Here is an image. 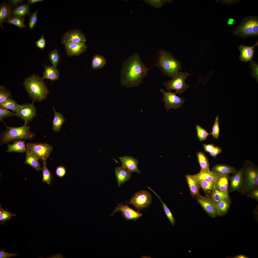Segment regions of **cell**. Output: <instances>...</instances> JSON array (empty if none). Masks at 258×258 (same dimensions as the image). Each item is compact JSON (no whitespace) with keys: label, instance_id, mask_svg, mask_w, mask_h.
<instances>
[{"label":"cell","instance_id":"25","mask_svg":"<svg viewBox=\"0 0 258 258\" xmlns=\"http://www.w3.org/2000/svg\"><path fill=\"white\" fill-rule=\"evenodd\" d=\"M230 204L231 200L229 196L224 198L218 203L216 205L218 215L222 216L225 215L228 210Z\"/></svg>","mask_w":258,"mask_h":258},{"label":"cell","instance_id":"46","mask_svg":"<svg viewBox=\"0 0 258 258\" xmlns=\"http://www.w3.org/2000/svg\"><path fill=\"white\" fill-rule=\"evenodd\" d=\"M258 64L253 60H251L249 67L252 70L251 76L258 80Z\"/></svg>","mask_w":258,"mask_h":258},{"label":"cell","instance_id":"51","mask_svg":"<svg viewBox=\"0 0 258 258\" xmlns=\"http://www.w3.org/2000/svg\"><path fill=\"white\" fill-rule=\"evenodd\" d=\"M17 253H14L6 252L5 249H0V258H7L11 257H15L17 256Z\"/></svg>","mask_w":258,"mask_h":258},{"label":"cell","instance_id":"19","mask_svg":"<svg viewBox=\"0 0 258 258\" xmlns=\"http://www.w3.org/2000/svg\"><path fill=\"white\" fill-rule=\"evenodd\" d=\"M258 45V42L257 41L256 44L253 46H247L241 44L238 48L240 51V55L239 58L242 62H247L251 61L253 58L254 53L253 48Z\"/></svg>","mask_w":258,"mask_h":258},{"label":"cell","instance_id":"54","mask_svg":"<svg viewBox=\"0 0 258 258\" xmlns=\"http://www.w3.org/2000/svg\"><path fill=\"white\" fill-rule=\"evenodd\" d=\"M23 0H11L9 1L10 4L13 6H16L22 3Z\"/></svg>","mask_w":258,"mask_h":258},{"label":"cell","instance_id":"5","mask_svg":"<svg viewBox=\"0 0 258 258\" xmlns=\"http://www.w3.org/2000/svg\"><path fill=\"white\" fill-rule=\"evenodd\" d=\"M236 36L246 38L258 35V19L256 16L244 18L233 31Z\"/></svg>","mask_w":258,"mask_h":258},{"label":"cell","instance_id":"26","mask_svg":"<svg viewBox=\"0 0 258 258\" xmlns=\"http://www.w3.org/2000/svg\"><path fill=\"white\" fill-rule=\"evenodd\" d=\"M27 150L24 141L19 140L14 141L12 144H9L8 146L7 152H15L22 153Z\"/></svg>","mask_w":258,"mask_h":258},{"label":"cell","instance_id":"31","mask_svg":"<svg viewBox=\"0 0 258 258\" xmlns=\"http://www.w3.org/2000/svg\"><path fill=\"white\" fill-rule=\"evenodd\" d=\"M210 194L211 199L216 205L223 199L229 196L228 194L220 191L214 187Z\"/></svg>","mask_w":258,"mask_h":258},{"label":"cell","instance_id":"14","mask_svg":"<svg viewBox=\"0 0 258 258\" xmlns=\"http://www.w3.org/2000/svg\"><path fill=\"white\" fill-rule=\"evenodd\" d=\"M121 211L124 218L126 220H133L136 221L138 220L142 214L139 211H136L129 207L127 203L124 205L122 203L119 204L114 210L111 215L112 216L116 212Z\"/></svg>","mask_w":258,"mask_h":258},{"label":"cell","instance_id":"33","mask_svg":"<svg viewBox=\"0 0 258 258\" xmlns=\"http://www.w3.org/2000/svg\"><path fill=\"white\" fill-rule=\"evenodd\" d=\"M197 156L201 170L209 169L210 165L209 161L204 153L201 151H199L197 153Z\"/></svg>","mask_w":258,"mask_h":258},{"label":"cell","instance_id":"13","mask_svg":"<svg viewBox=\"0 0 258 258\" xmlns=\"http://www.w3.org/2000/svg\"><path fill=\"white\" fill-rule=\"evenodd\" d=\"M196 198L198 202L209 215L213 218L217 216L216 204L209 195L203 196L199 194Z\"/></svg>","mask_w":258,"mask_h":258},{"label":"cell","instance_id":"23","mask_svg":"<svg viewBox=\"0 0 258 258\" xmlns=\"http://www.w3.org/2000/svg\"><path fill=\"white\" fill-rule=\"evenodd\" d=\"M60 73L57 68L52 66H45V70L42 79L43 80L45 79L50 80L52 81L58 80L59 78Z\"/></svg>","mask_w":258,"mask_h":258},{"label":"cell","instance_id":"8","mask_svg":"<svg viewBox=\"0 0 258 258\" xmlns=\"http://www.w3.org/2000/svg\"><path fill=\"white\" fill-rule=\"evenodd\" d=\"M26 146L27 150L43 161H46L53 148L51 145L46 143H27Z\"/></svg>","mask_w":258,"mask_h":258},{"label":"cell","instance_id":"28","mask_svg":"<svg viewBox=\"0 0 258 258\" xmlns=\"http://www.w3.org/2000/svg\"><path fill=\"white\" fill-rule=\"evenodd\" d=\"M211 171L222 174H234L237 171L234 167L227 165L220 164H217L214 166L211 169Z\"/></svg>","mask_w":258,"mask_h":258},{"label":"cell","instance_id":"40","mask_svg":"<svg viewBox=\"0 0 258 258\" xmlns=\"http://www.w3.org/2000/svg\"><path fill=\"white\" fill-rule=\"evenodd\" d=\"M200 188H202L206 194H210L213 188L215 182H209L199 181Z\"/></svg>","mask_w":258,"mask_h":258},{"label":"cell","instance_id":"10","mask_svg":"<svg viewBox=\"0 0 258 258\" xmlns=\"http://www.w3.org/2000/svg\"><path fill=\"white\" fill-rule=\"evenodd\" d=\"M86 40L85 35L80 30L74 29L64 33L61 38V43L64 45L71 43H85Z\"/></svg>","mask_w":258,"mask_h":258},{"label":"cell","instance_id":"47","mask_svg":"<svg viewBox=\"0 0 258 258\" xmlns=\"http://www.w3.org/2000/svg\"><path fill=\"white\" fill-rule=\"evenodd\" d=\"M147 4L156 8L161 7L166 1L165 0H143Z\"/></svg>","mask_w":258,"mask_h":258},{"label":"cell","instance_id":"43","mask_svg":"<svg viewBox=\"0 0 258 258\" xmlns=\"http://www.w3.org/2000/svg\"><path fill=\"white\" fill-rule=\"evenodd\" d=\"M219 116L217 115L215 118L212 127V132L210 134H212L214 138L217 139L218 138L219 135Z\"/></svg>","mask_w":258,"mask_h":258},{"label":"cell","instance_id":"29","mask_svg":"<svg viewBox=\"0 0 258 258\" xmlns=\"http://www.w3.org/2000/svg\"><path fill=\"white\" fill-rule=\"evenodd\" d=\"M107 62L105 58L100 55L96 54L93 57L91 64L92 69H98L103 67Z\"/></svg>","mask_w":258,"mask_h":258},{"label":"cell","instance_id":"38","mask_svg":"<svg viewBox=\"0 0 258 258\" xmlns=\"http://www.w3.org/2000/svg\"><path fill=\"white\" fill-rule=\"evenodd\" d=\"M48 57L52 66L57 67L60 60V57L57 49L51 51L49 53Z\"/></svg>","mask_w":258,"mask_h":258},{"label":"cell","instance_id":"30","mask_svg":"<svg viewBox=\"0 0 258 258\" xmlns=\"http://www.w3.org/2000/svg\"><path fill=\"white\" fill-rule=\"evenodd\" d=\"M20 105L12 98H10L0 104V108L9 109L16 113L19 109Z\"/></svg>","mask_w":258,"mask_h":258},{"label":"cell","instance_id":"9","mask_svg":"<svg viewBox=\"0 0 258 258\" xmlns=\"http://www.w3.org/2000/svg\"><path fill=\"white\" fill-rule=\"evenodd\" d=\"M152 200L150 193L145 190H142L135 193L129 203L132 204L139 211L147 207L152 203Z\"/></svg>","mask_w":258,"mask_h":258},{"label":"cell","instance_id":"56","mask_svg":"<svg viewBox=\"0 0 258 258\" xmlns=\"http://www.w3.org/2000/svg\"><path fill=\"white\" fill-rule=\"evenodd\" d=\"M48 258H64V257L60 254H56Z\"/></svg>","mask_w":258,"mask_h":258},{"label":"cell","instance_id":"41","mask_svg":"<svg viewBox=\"0 0 258 258\" xmlns=\"http://www.w3.org/2000/svg\"><path fill=\"white\" fill-rule=\"evenodd\" d=\"M197 135L200 141L206 140L207 136L210 134L208 133L206 130L203 128L199 124H197L196 127Z\"/></svg>","mask_w":258,"mask_h":258},{"label":"cell","instance_id":"32","mask_svg":"<svg viewBox=\"0 0 258 258\" xmlns=\"http://www.w3.org/2000/svg\"><path fill=\"white\" fill-rule=\"evenodd\" d=\"M24 20L23 17L15 16L12 17H9L5 20L4 22L13 25L20 28H25Z\"/></svg>","mask_w":258,"mask_h":258},{"label":"cell","instance_id":"42","mask_svg":"<svg viewBox=\"0 0 258 258\" xmlns=\"http://www.w3.org/2000/svg\"><path fill=\"white\" fill-rule=\"evenodd\" d=\"M12 96L9 91L5 86H0V104L5 101L8 99L11 98Z\"/></svg>","mask_w":258,"mask_h":258},{"label":"cell","instance_id":"15","mask_svg":"<svg viewBox=\"0 0 258 258\" xmlns=\"http://www.w3.org/2000/svg\"><path fill=\"white\" fill-rule=\"evenodd\" d=\"M243 168H241L231 177H229L230 185L229 192L237 191L241 193L243 186Z\"/></svg>","mask_w":258,"mask_h":258},{"label":"cell","instance_id":"6","mask_svg":"<svg viewBox=\"0 0 258 258\" xmlns=\"http://www.w3.org/2000/svg\"><path fill=\"white\" fill-rule=\"evenodd\" d=\"M243 186L241 194H244L258 187V170L254 166L249 165L243 168Z\"/></svg>","mask_w":258,"mask_h":258},{"label":"cell","instance_id":"39","mask_svg":"<svg viewBox=\"0 0 258 258\" xmlns=\"http://www.w3.org/2000/svg\"><path fill=\"white\" fill-rule=\"evenodd\" d=\"M43 178L42 181L48 184H50L51 182L52 175L50 171L46 166V161H43Z\"/></svg>","mask_w":258,"mask_h":258},{"label":"cell","instance_id":"21","mask_svg":"<svg viewBox=\"0 0 258 258\" xmlns=\"http://www.w3.org/2000/svg\"><path fill=\"white\" fill-rule=\"evenodd\" d=\"M229 174H222L215 182L213 187L221 192L228 194Z\"/></svg>","mask_w":258,"mask_h":258},{"label":"cell","instance_id":"17","mask_svg":"<svg viewBox=\"0 0 258 258\" xmlns=\"http://www.w3.org/2000/svg\"><path fill=\"white\" fill-rule=\"evenodd\" d=\"M222 174L210 171V169L201 170L198 173L191 175L193 177L199 181H203L209 182H215Z\"/></svg>","mask_w":258,"mask_h":258},{"label":"cell","instance_id":"37","mask_svg":"<svg viewBox=\"0 0 258 258\" xmlns=\"http://www.w3.org/2000/svg\"><path fill=\"white\" fill-rule=\"evenodd\" d=\"M16 215L11 213L7 210L3 209L1 205L0 208V224L4 225L6 222L10 220L11 218Z\"/></svg>","mask_w":258,"mask_h":258},{"label":"cell","instance_id":"27","mask_svg":"<svg viewBox=\"0 0 258 258\" xmlns=\"http://www.w3.org/2000/svg\"><path fill=\"white\" fill-rule=\"evenodd\" d=\"M26 152L25 163L30 165L38 171L42 170L41 168V165L39 162V159L27 150Z\"/></svg>","mask_w":258,"mask_h":258},{"label":"cell","instance_id":"3","mask_svg":"<svg viewBox=\"0 0 258 258\" xmlns=\"http://www.w3.org/2000/svg\"><path fill=\"white\" fill-rule=\"evenodd\" d=\"M5 130L0 135V144L8 143L12 141L22 139H31L35 136V134L30 130V126L27 124L24 123L21 127H11L6 125Z\"/></svg>","mask_w":258,"mask_h":258},{"label":"cell","instance_id":"52","mask_svg":"<svg viewBox=\"0 0 258 258\" xmlns=\"http://www.w3.org/2000/svg\"><path fill=\"white\" fill-rule=\"evenodd\" d=\"M221 148L218 146H214L213 150L210 152V155L214 157H215L219 154L222 152Z\"/></svg>","mask_w":258,"mask_h":258},{"label":"cell","instance_id":"44","mask_svg":"<svg viewBox=\"0 0 258 258\" xmlns=\"http://www.w3.org/2000/svg\"><path fill=\"white\" fill-rule=\"evenodd\" d=\"M38 10H37L30 16L28 21V27L31 30L34 27L37 21Z\"/></svg>","mask_w":258,"mask_h":258},{"label":"cell","instance_id":"7","mask_svg":"<svg viewBox=\"0 0 258 258\" xmlns=\"http://www.w3.org/2000/svg\"><path fill=\"white\" fill-rule=\"evenodd\" d=\"M189 75L187 72H178L172 79L166 81L163 84L169 91L174 90L176 91L175 93H178L181 95L189 87L185 83V79Z\"/></svg>","mask_w":258,"mask_h":258},{"label":"cell","instance_id":"24","mask_svg":"<svg viewBox=\"0 0 258 258\" xmlns=\"http://www.w3.org/2000/svg\"><path fill=\"white\" fill-rule=\"evenodd\" d=\"M53 109L54 112V117L52 121V129L56 132L60 131L61 127L64 122L65 119L61 113L56 111L54 107Z\"/></svg>","mask_w":258,"mask_h":258},{"label":"cell","instance_id":"22","mask_svg":"<svg viewBox=\"0 0 258 258\" xmlns=\"http://www.w3.org/2000/svg\"><path fill=\"white\" fill-rule=\"evenodd\" d=\"M185 177L192 196L196 197L199 194V190L200 187L199 181L188 174L186 175Z\"/></svg>","mask_w":258,"mask_h":258},{"label":"cell","instance_id":"53","mask_svg":"<svg viewBox=\"0 0 258 258\" xmlns=\"http://www.w3.org/2000/svg\"><path fill=\"white\" fill-rule=\"evenodd\" d=\"M204 151L206 152L209 153L214 148V144H204L203 145Z\"/></svg>","mask_w":258,"mask_h":258},{"label":"cell","instance_id":"2","mask_svg":"<svg viewBox=\"0 0 258 258\" xmlns=\"http://www.w3.org/2000/svg\"><path fill=\"white\" fill-rule=\"evenodd\" d=\"M24 86L29 97L33 101L41 102L47 97L49 91L43 80L34 74L26 78Z\"/></svg>","mask_w":258,"mask_h":258},{"label":"cell","instance_id":"57","mask_svg":"<svg viewBox=\"0 0 258 258\" xmlns=\"http://www.w3.org/2000/svg\"><path fill=\"white\" fill-rule=\"evenodd\" d=\"M232 258H247L248 257L245 255L241 254L235 256L233 257H231Z\"/></svg>","mask_w":258,"mask_h":258},{"label":"cell","instance_id":"36","mask_svg":"<svg viewBox=\"0 0 258 258\" xmlns=\"http://www.w3.org/2000/svg\"><path fill=\"white\" fill-rule=\"evenodd\" d=\"M11 9L5 4L1 5L0 8V25H2L7 18L10 16Z\"/></svg>","mask_w":258,"mask_h":258},{"label":"cell","instance_id":"49","mask_svg":"<svg viewBox=\"0 0 258 258\" xmlns=\"http://www.w3.org/2000/svg\"><path fill=\"white\" fill-rule=\"evenodd\" d=\"M246 194L247 197L253 198L258 201V187L250 190Z\"/></svg>","mask_w":258,"mask_h":258},{"label":"cell","instance_id":"55","mask_svg":"<svg viewBox=\"0 0 258 258\" xmlns=\"http://www.w3.org/2000/svg\"><path fill=\"white\" fill-rule=\"evenodd\" d=\"M44 1V0H27V2L28 4L32 5L36 3L43 1Z\"/></svg>","mask_w":258,"mask_h":258},{"label":"cell","instance_id":"18","mask_svg":"<svg viewBox=\"0 0 258 258\" xmlns=\"http://www.w3.org/2000/svg\"><path fill=\"white\" fill-rule=\"evenodd\" d=\"M122 166L131 173L134 172L140 174V172L138 167V160L131 156H125L119 157Z\"/></svg>","mask_w":258,"mask_h":258},{"label":"cell","instance_id":"1","mask_svg":"<svg viewBox=\"0 0 258 258\" xmlns=\"http://www.w3.org/2000/svg\"><path fill=\"white\" fill-rule=\"evenodd\" d=\"M148 69L139 55L135 53L122 64L120 77L121 85L127 87L138 86L145 76Z\"/></svg>","mask_w":258,"mask_h":258},{"label":"cell","instance_id":"34","mask_svg":"<svg viewBox=\"0 0 258 258\" xmlns=\"http://www.w3.org/2000/svg\"><path fill=\"white\" fill-rule=\"evenodd\" d=\"M29 13V5L26 4L21 5L14 10L12 14L15 16L23 17Z\"/></svg>","mask_w":258,"mask_h":258},{"label":"cell","instance_id":"48","mask_svg":"<svg viewBox=\"0 0 258 258\" xmlns=\"http://www.w3.org/2000/svg\"><path fill=\"white\" fill-rule=\"evenodd\" d=\"M44 34H43L41 37L35 42V45L38 48L44 49L46 46V40L44 38Z\"/></svg>","mask_w":258,"mask_h":258},{"label":"cell","instance_id":"35","mask_svg":"<svg viewBox=\"0 0 258 258\" xmlns=\"http://www.w3.org/2000/svg\"><path fill=\"white\" fill-rule=\"evenodd\" d=\"M147 187L148 188L152 191L159 199L161 203L167 217L169 220L172 225L173 226H174L176 223V220L171 211L168 208L166 204L163 202L159 195H158L154 191L149 187L147 186Z\"/></svg>","mask_w":258,"mask_h":258},{"label":"cell","instance_id":"45","mask_svg":"<svg viewBox=\"0 0 258 258\" xmlns=\"http://www.w3.org/2000/svg\"><path fill=\"white\" fill-rule=\"evenodd\" d=\"M16 113L8 109L0 108V120L3 122L4 118L9 117L15 116Z\"/></svg>","mask_w":258,"mask_h":258},{"label":"cell","instance_id":"12","mask_svg":"<svg viewBox=\"0 0 258 258\" xmlns=\"http://www.w3.org/2000/svg\"><path fill=\"white\" fill-rule=\"evenodd\" d=\"M34 101L30 103L20 105L19 110L16 113L15 116L24 120L27 124L31 121L37 115L36 110L34 105Z\"/></svg>","mask_w":258,"mask_h":258},{"label":"cell","instance_id":"11","mask_svg":"<svg viewBox=\"0 0 258 258\" xmlns=\"http://www.w3.org/2000/svg\"><path fill=\"white\" fill-rule=\"evenodd\" d=\"M160 91L164 95L163 99L167 111L171 108L177 109L180 107L185 101L183 98L176 96L175 93L167 92L162 89Z\"/></svg>","mask_w":258,"mask_h":258},{"label":"cell","instance_id":"50","mask_svg":"<svg viewBox=\"0 0 258 258\" xmlns=\"http://www.w3.org/2000/svg\"><path fill=\"white\" fill-rule=\"evenodd\" d=\"M66 170L64 167L62 166H58L55 170V173L56 175L59 177L62 178L65 175Z\"/></svg>","mask_w":258,"mask_h":258},{"label":"cell","instance_id":"20","mask_svg":"<svg viewBox=\"0 0 258 258\" xmlns=\"http://www.w3.org/2000/svg\"><path fill=\"white\" fill-rule=\"evenodd\" d=\"M115 172L118 187L129 180L131 176V173L122 166L116 167Z\"/></svg>","mask_w":258,"mask_h":258},{"label":"cell","instance_id":"4","mask_svg":"<svg viewBox=\"0 0 258 258\" xmlns=\"http://www.w3.org/2000/svg\"><path fill=\"white\" fill-rule=\"evenodd\" d=\"M158 65L164 73L169 77H173L180 68L179 61L168 52L160 50L159 53Z\"/></svg>","mask_w":258,"mask_h":258},{"label":"cell","instance_id":"16","mask_svg":"<svg viewBox=\"0 0 258 258\" xmlns=\"http://www.w3.org/2000/svg\"><path fill=\"white\" fill-rule=\"evenodd\" d=\"M87 48L84 43H71L64 45L67 55L69 57L78 56L85 52Z\"/></svg>","mask_w":258,"mask_h":258}]
</instances>
